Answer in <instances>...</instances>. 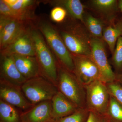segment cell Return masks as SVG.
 <instances>
[{"label":"cell","instance_id":"6da1fadb","mask_svg":"<svg viewBox=\"0 0 122 122\" xmlns=\"http://www.w3.org/2000/svg\"><path fill=\"white\" fill-rule=\"evenodd\" d=\"M56 27L71 53L91 56V37L82 22L68 15Z\"/></svg>","mask_w":122,"mask_h":122},{"label":"cell","instance_id":"7a4b0ae2","mask_svg":"<svg viewBox=\"0 0 122 122\" xmlns=\"http://www.w3.org/2000/svg\"><path fill=\"white\" fill-rule=\"evenodd\" d=\"M59 65L73 73L74 64L72 54L59 34L56 26L45 18L39 17L36 25Z\"/></svg>","mask_w":122,"mask_h":122},{"label":"cell","instance_id":"3957f363","mask_svg":"<svg viewBox=\"0 0 122 122\" xmlns=\"http://www.w3.org/2000/svg\"><path fill=\"white\" fill-rule=\"evenodd\" d=\"M41 76L57 86L58 62L41 32L33 26L30 30Z\"/></svg>","mask_w":122,"mask_h":122},{"label":"cell","instance_id":"277c9868","mask_svg":"<svg viewBox=\"0 0 122 122\" xmlns=\"http://www.w3.org/2000/svg\"><path fill=\"white\" fill-rule=\"evenodd\" d=\"M57 87L58 91L73 102L79 108H86L85 86L73 72L58 63Z\"/></svg>","mask_w":122,"mask_h":122},{"label":"cell","instance_id":"5b68a950","mask_svg":"<svg viewBox=\"0 0 122 122\" xmlns=\"http://www.w3.org/2000/svg\"><path fill=\"white\" fill-rule=\"evenodd\" d=\"M21 89L27 100L33 105L52 100L59 91L56 85L41 76L26 80Z\"/></svg>","mask_w":122,"mask_h":122},{"label":"cell","instance_id":"8992f818","mask_svg":"<svg viewBox=\"0 0 122 122\" xmlns=\"http://www.w3.org/2000/svg\"><path fill=\"white\" fill-rule=\"evenodd\" d=\"M85 87L86 108L89 112L106 115L111 97L106 83L98 80Z\"/></svg>","mask_w":122,"mask_h":122},{"label":"cell","instance_id":"52a82bcc","mask_svg":"<svg viewBox=\"0 0 122 122\" xmlns=\"http://www.w3.org/2000/svg\"><path fill=\"white\" fill-rule=\"evenodd\" d=\"M106 44L102 39L91 38V57L100 71L102 81L107 83L116 81V74L107 59Z\"/></svg>","mask_w":122,"mask_h":122},{"label":"cell","instance_id":"ba28073f","mask_svg":"<svg viewBox=\"0 0 122 122\" xmlns=\"http://www.w3.org/2000/svg\"><path fill=\"white\" fill-rule=\"evenodd\" d=\"M72 55L74 64L73 73L83 86L96 80L102 81L100 71L91 56Z\"/></svg>","mask_w":122,"mask_h":122},{"label":"cell","instance_id":"9c48e42d","mask_svg":"<svg viewBox=\"0 0 122 122\" xmlns=\"http://www.w3.org/2000/svg\"><path fill=\"white\" fill-rule=\"evenodd\" d=\"M85 5L107 25L114 24L122 17L118 0H90Z\"/></svg>","mask_w":122,"mask_h":122},{"label":"cell","instance_id":"30bf717a","mask_svg":"<svg viewBox=\"0 0 122 122\" xmlns=\"http://www.w3.org/2000/svg\"><path fill=\"white\" fill-rule=\"evenodd\" d=\"M35 24L0 17V51L13 42Z\"/></svg>","mask_w":122,"mask_h":122},{"label":"cell","instance_id":"8fae6325","mask_svg":"<svg viewBox=\"0 0 122 122\" xmlns=\"http://www.w3.org/2000/svg\"><path fill=\"white\" fill-rule=\"evenodd\" d=\"M0 82L21 88L26 81L15 64L13 55L0 54Z\"/></svg>","mask_w":122,"mask_h":122},{"label":"cell","instance_id":"7c38bea8","mask_svg":"<svg viewBox=\"0 0 122 122\" xmlns=\"http://www.w3.org/2000/svg\"><path fill=\"white\" fill-rule=\"evenodd\" d=\"M0 99L13 106L21 112L34 106L27 100L21 89L0 82Z\"/></svg>","mask_w":122,"mask_h":122},{"label":"cell","instance_id":"4fadbf2b","mask_svg":"<svg viewBox=\"0 0 122 122\" xmlns=\"http://www.w3.org/2000/svg\"><path fill=\"white\" fill-rule=\"evenodd\" d=\"M33 26L22 34L7 47L0 51V54L35 56V47L30 33Z\"/></svg>","mask_w":122,"mask_h":122},{"label":"cell","instance_id":"5bb4252c","mask_svg":"<svg viewBox=\"0 0 122 122\" xmlns=\"http://www.w3.org/2000/svg\"><path fill=\"white\" fill-rule=\"evenodd\" d=\"M21 122H53L51 100L42 102L21 112Z\"/></svg>","mask_w":122,"mask_h":122},{"label":"cell","instance_id":"9a60e30c","mask_svg":"<svg viewBox=\"0 0 122 122\" xmlns=\"http://www.w3.org/2000/svg\"><path fill=\"white\" fill-rule=\"evenodd\" d=\"M5 3L22 20L32 24H36L39 17L35 14V11L41 2L34 0H4Z\"/></svg>","mask_w":122,"mask_h":122},{"label":"cell","instance_id":"2e32d148","mask_svg":"<svg viewBox=\"0 0 122 122\" xmlns=\"http://www.w3.org/2000/svg\"><path fill=\"white\" fill-rule=\"evenodd\" d=\"M53 122L73 113L79 107L60 92L52 99Z\"/></svg>","mask_w":122,"mask_h":122},{"label":"cell","instance_id":"e0dca14e","mask_svg":"<svg viewBox=\"0 0 122 122\" xmlns=\"http://www.w3.org/2000/svg\"><path fill=\"white\" fill-rule=\"evenodd\" d=\"M12 55L18 69L26 80L41 76L39 65L35 56Z\"/></svg>","mask_w":122,"mask_h":122},{"label":"cell","instance_id":"ac0fdd59","mask_svg":"<svg viewBox=\"0 0 122 122\" xmlns=\"http://www.w3.org/2000/svg\"><path fill=\"white\" fill-rule=\"evenodd\" d=\"M45 4H49L53 7L58 6L66 10L68 15L72 18L83 23L85 12V6L79 0H48L41 1Z\"/></svg>","mask_w":122,"mask_h":122},{"label":"cell","instance_id":"d6986e66","mask_svg":"<svg viewBox=\"0 0 122 122\" xmlns=\"http://www.w3.org/2000/svg\"><path fill=\"white\" fill-rule=\"evenodd\" d=\"M120 36H122V16L114 24L107 25L103 30L102 39L108 46L112 55Z\"/></svg>","mask_w":122,"mask_h":122},{"label":"cell","instance_id":"ffe728a7","mask_svg":"<svg viewBox=\"0 0 122 122\" xmlns=\"http://www.w3.org/2000/svg\"><path fill=\"white\" fill-rule=\"evenodd\" d=\"M83 23L91 37L102 39L103 30L107 26L103 21L91 14L85 12Z\"/></svg>","mask_w":122,"mask_h":122},{"label":"cell","instance_id":"44dd1931","mask_svg":"<svg viewBox=\"0 0 122 122\" xmlns=\"http://www.w3.org/2000/svg\"><path fill=\"white\" fill-rule=\"evenodd\" d=\"M20 111L0 99V122H21Z\"/></svg>","mask_w":122,"mask_h":122},{"label":"cell","instance_id":"7402d4cb","mask_svg":"<svg viewBox=\"0 0 122 122\" xmlns=\"http://www.w3.org/2000/svg\"><path fill=\"white\" fill-rule=\"evenodd\" d=\"M106 115L110 122H122V106L111 96Z\"/></svg>","mask_w":122,"mask_h":122},{"label":"cell","instance_id":"603a6c76","mask_svg":"<svg viewBox=\"0 0 122 122\" xmlns=\"http://www.w3.org/2000/svg\"><path fill=\"white\" fill-rule=\"evenodd\" d=\"M110 59L116 75L122 74V36L118 39L115 49Z\"/></svg>","mask_w":122,"mask_h":122},{"label":"cell","instance_id":"cb8c5ba5","mask_svg":"<svg viewBox=\"0 0 122 122\" xmlns=\"http://www.w3.org/2000/svg\"><path fill=\"white\" fill-rule=\"evenodd\" d=\"M89 113L86 108H79L72 114L53 122H86Z\"/></svg>","mask_w":122,"mask_h":122},{"label":"cell","instance_id":"d4e9b609","mask_svg":"<svg viewBox=\"0 0 122 122\" xmlns=\"http://www.w3.org/2000/svg\"><path fill=\"white\" fill-rule=\"evenodd\" d=\"M0 17L11 20L25 21L20 15L10 7L4 0H0Z\"/></svg>","mask_w":122,"mask_h":122},{"label":"cell","instance_id":"484cf974","mask_svg":"<svg viewBox=\"0 0 122 122\" xmlns=\"http://www.w3.org/2000/svg\"><path fill=\"white\" fill-rule=\"evenodd\" d=\"M111 96L114 98L122 106V86L115 81L106 83Z\"/></svg>","mask_w":122,"mask_h":122},{"label":"cell","instance_id":"4316f807","mask_svg":"<svg viewBox=\"0 0 122 122\" xmlns=\"http://www.w3.org/2000/svg\"><path fill=\"white\" fill-rule=\"evenodd\" d=\"M68 16L66 10L61 7H54L50 14L51 19L57 24H60L65 21Z\"/></svg>","mask_w":122,"mask_h":122},{"label":"cell","instance_id":"83f0119b","mask_svg":"<svg viewBox=\"0 0 122 122\" xmlns=\"http://www.w3.org/2000/svg\"><path fill=\"white\" fill-rule=\"evenodd\" d=\"M86 122H110L106 115L89 112V116Z\"/></svg>","mask_w":122,"mask_h":122},{"label":"cell","instance_id":"f1b7e54d","mask_svg":"<svg viewBox=\"0 0 122 122\" xmlns=\"http://www.w3.org/2000/svg\"><path fill=\"white\" fill-rule=\"evenodd\" d=\"M117 81L122 86V74L119 75H116V79Z\"/></svg>","mask_w":122,"mask_h":122},{"label":"cell","instance_id":"f546056e","mask_svg":"<svg viewBox=\"0 0 122 122\" xmlns=\"http://www.w3.org/2000/svg\"><path fill=\"white\" fill-rule=\"evenodd\" d=\"M119 7L122 15V0H119Z\"/></svg>","mask_w":122,"mask_h":122}]
</instances>
